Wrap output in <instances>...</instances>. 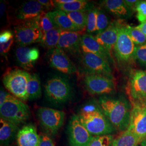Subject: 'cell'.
Masks as SVG:
<instances>
[{
  "label": "cell",
  "instance_id": "obj_31",
  "mask_svg": "<svg viewBox=\"0 0 146 146\" xmlns=\"http://www.w3.org/2000/svg\"><path fill=\"white\" fill-rule=\"evenodd\" d=\"M110 23L108 16L104 11L98 8L96 18V31L97 34H101L110 25Z\"/></svg>",
  "mask_w": 146,
  "mask_h": 146
},
{
  "label": "cell",
  "instance_id": "obj_29",
  "mask_svg": "<svg viewBox=\"0 0 146 146\" xmlns=\"http://www.w3.org/2000/svg\"><path fill=\"white\" fill-rule=\"evenodd\" d=\"M125 29L127 34L136 46L142 45L146 43V35L136 27L126 25Z\"/></svg>",
  "mask_w": 146,
  "mask_h": 146
},
{
  "label": "cell",
  "instance_id": "obj_2",
  "mask_svg": "<svg viewBox=\"0 0 146 146\" xmlns=\"http://www.w3.org/2000/svg\"><path fill=\"white\" fill-rule=\"evenodd\" d=\"M77 115L81 123L93 136L111 135L116 131L104 115L99 105H85Z\"/></svg>",
  "mask_w": 146,
  "mask_h": 146
},
{
  "label": "cell",
  "instance_id": "obj_4",
  "mask_svg": "<svg viewBox=\"0 0 146 146\" xmlns=\"http://www.w3.org/2000/svg\"><path fill=\"white\" fill-rule=\"evenodd\" d=\"M31 75L20 69H11L3 75L2 81L7 90L22 101L28 100L27 87Z\"/></svg>",
  "mask_w": 146,
  "mask_h": 146
},
{
  "label": "cell",
  "instance_id": "obj_18",
  "mask_svg": "<svg viewBox=\"0 0 146 146\" xmlns=\"http://www.w3.org/2000/svg\"><path fill=\"white\" fill-rule=\"evenodd\" d=\"M15 56L17 62L22 68L30 70L34 68L38 58L39 52L36 48L20 46L16 50Z\"/></svg>",
  "mask_w": 146,
  "mask_h": 146
},
{
  "label": "cell",
  "instance_id": "obj_32",
  "mask_svg": "<svg viewBox=\"0 0 146 146\" xmlns=\"http://www.w3.org/2000/svg\"><path fill=\"white\" fill-rule=\"evenodd\" d=\"M114 136L111 135L94 136L87 146H111Z\"/></svg>",
  "mask_w": 146,
  "mask_h": 146
},
{
  "label": "cell",
  "instance_id": "obj_12",
  "mask_svg": "<svg viewBox=\"0 0 146 146\" xmlns=\"http://www.w3.org/2000/svg\"><path fill=\"white\" fill-rule=\"evenodd\" d=\"M82 63L89 74H97L115 80L110 63L90 52H82Z\"/></svg>",
  "mask_w": 146,
  "mask_h": 146
},
{
  "label": "cell",
  "instance_id": "obj_28",
  "mask_svg": "<svg viewBox=\"0 0 146 146\" xmlns=\"http://www.w3.org/2000/svg\"><path fill=\"white\" fill-rule=\"evenodd\" d=\"M74 23L78 27L80 31L87 29V10L66 13Z\"/></svg>",
  "mask_w": 146,
  "mask_h": 146
},
{
  "label": "cell",
  "instance_id": "obj_14",
  "mask_svg": "<svg viewBox=\"0 0 146 146\" xmlns=\"http://www.w3.org/2000/svg\"><path fill=\"white\" fill-rule=\"evenodd\" d=\"M50 66L66 74H74L78 69L65 52L58 48L53 49L49 57Z\"/></svg>",
  "mask_w": 146,
  "mask_h": 146
},
{
  "label": "cell",
  "instance_id": "obj_7",
  "mask_svg": "<svg viewBox=\"0 0 146 146\" xmlns=\"http://www.w3.org/2000/svg\"><path fill=\"white\" fill-rule=\"evenodd\" d=\"M15 35L16 42L22 47L41 42L43 34L39 26L38 18L20 23L15 28Z\"/></svg>",
  "mask_w": 146,
  "mask_h": 146
},
{
  "label": "cell",
  "instance_id": "obj_8",
  "mask_svg": "<svg viewBox=\"0 0 146 146\" xmlns=\"http://www.w3.org/2000/svg\"><path fill=\"white\" fill-rule=\"evenodd\" d=\"M37 116L42 127L49 135L54 136L62 126L65 118L64 111L47 107H40Z\"/></svg>",
  "mask_w": 146,
  "mask_h": 146
},
{
  "label": "cell",
  "instance_id": "obj_43",
  "mask_svg": "<svg viewBox=\"0 0 146 146\" xmlns=\"http://www.w3.org/2000/svg\"><path fill=\"white\" fill-rule=\"evenodd\" d=\"M5 11V5L3 3H1V17H2Z\"/></svg>",
  "mask_w": 146,
  "mask_h": 146
},
{
  "label": "cell",
  "instance_id": "obj_25",
  "mask_svg": "<svg viewBox=\"0 0 146 146\" xmlns=\"http://www.w3.org/2000/svg\"><path fill=\"white\" fill-rule=\"evenodd\" d=\"M62 30L55 28L43 34L41 40V44L50 50H52L58 47Z\"/></svg>",
  "mask_w": 146,
  "mask_h": 146
},
{
  "label": "cell",
  "instance_id": "obj_34",
  "mask_svg": "<svg viewBox=\"0 0 146 146\" xmlns=\"http://www.w3.org/2000/svg\"><path fill=\"white\" fill-rule=\"evenodd\" d=\"M135 59L141 67L146 69V43L136 46Z\"/></svg>",
  "mask_w": 146,
  "mask_h": 146
},
{
  "label": "cell",
  "instance_id": "obj_6",
  "mask_svg": "<svg viewBox=\"0 0 146 146\" xmlns=\"http://www.w3.org/2000/svg\"><path fill=\"white\" fill-rule=\"evenodd\" d=\"M44 93L49 101L60 104L67 102L70 98L72 88L66 79L55 76L47 81L44 86Z\"/></svg>",
  "mask_w": 146,
  "mask_h": 146
},
{
  "label": "cell",
  "instance_id": "obj_3",
  "mask_svg": "<svg viewBox=\"0 0 146 146\" xmlns=\"http://www.w3.org/2000/svg\"><path fill=\"white\" fill-rule=\"evenodd\" d=\"M125 26L123 25L121 27L117 40L113 49L117 62L123 68L129 67L135 62L136 46L127 34Z\"/></svg>",
  "mask_w": 146,
  "mask_h": 146
},
{
  "label": "cell",
  "instance_id": "obj_19",
  "mask_svg": "<svg viewBox=\"0 0 146 146\" xmlns=\"http://www.w3.org/2000/svg\"><path fill=\"white\" fill-rule=\"evenodd\" d=\"M44 7L38 1L31 0L24 3L18 11L17 17L23 22L38 19L44 12Z\"/></svg>",
  "mask_w": 146,
  "mask_h": 146
},
{
  "label": "cell",
  "instance_id": "obj_21",
  "mask_svg": "<svg viewBox=\"0 0 146 146\" xmlns=\"http://www.w3.org/2000/svg\"><path fill=\"white\" fill-rule=\"evenodd\" d=\"M102 4L106 11L120 19H129L133 14L123 0H105Z\"/></svg>",
  "mask_w": 146,
  "mask_h": 146
},
{
  "label": "cell",
  "instance_id": "obj_22",
  "mask_svg": "<svg viewBox=\"0 0 146 146\" xmlns=\"http://www.w3.org/2000/svg\"><path fill=\"white\" fill-rule=\"evenodd\" d=\"M53 23L58 28L63 31H81L69 17L66 13L60 10H56L47 13Z\"/></svg>",
  "mask_w": 146,
  "mask_h": 146
},
{
  "label": "cell",
  "instance_id": "obj_33",
  "mask_svg": "<svg viewBox=\"0 0 146 146\" xmlns=\"http://www.w3.org/2000/svg\"><path fill=\"white\" fill-rule=\"evenodd\" d=\"M38 24L42 34H45L54 28H57L53 23L50 18L47 15V13L43 12L38 17Z\"/></svg>",
  "mask_w": 146,
  "mask_h": 146
},
{
  "label": "cell",
  "instance_id": "obj_13",
  "mask_svg": "<svg viewBox=\"0 0 146 146\" xmlns=\"http://www.w3.org/2000/svg\"><path fill=\"white\" fill-rule=\"evenodd\" d=\"M130 103L131 118L127 130L143 140L146 139V107L139 102Z\"/></svg>",
  "mask_w": 146,
  "mask_h": 146
},
{
  "label": "cell",
  "instance_id": "obj_5",
  "mask_svg": "<svg viewBox=\"0 0 146 146\" xmlns=\"http://www.w3.org/2000/svg\"><path fill=\"white\" fill-rule=\"evenodd\" d=\"M30 116L28 106L16 98L0 106L1 118L17 126L25 123Z\"/></svg>",
  "mask_w": 146,
  "mask_h": 146
},
{
  "label": "cell",
  "instance_id": "obj_35",
  "mask_svg": "<svg viewBox=\"0 0 146 146\" xmlns=\"http://www.w3.org/2000/svg\"><path fill=\"white\" fill-rule=\"evenodd\" d=\"M135 11L136 18L141 23L146 21V1H138L136 3Z\"/></svg>",
  "mask_w": 146,
  "mask_h": 146
},
{
  "label": "cell",
  "instance_id": "obj_41",
  "mask_svg": "<svg viewBox=\"0 0 146 146\" xmlns=\"http://www.w3.org/2000/svg\"><path fill=\"white\" fill-rule=\"evenodd\" d=\"M138 1L136 0H125V4L127 5L129 9H131L133 11H135V7L136 3Z\"/></svg>",
  "mask_w": 146,
  "mask_h": 146
},
{
  "label": "cell",
  "instance_id": "obj_37",
  "mask_svg": "<svg viewBox=\"0 0 146 146\" xmlns=\"http://www.w3.org/2000/svg\"><path fill=\"white\" fill-rule=\"evenodd\" d=\"M14 42V38H12L8 42L0 43V52L1 55L6 56L9 52Z\"/></svg>",
  "mask_w": 146,
  "mask_h": 146
},
{
  "label": "cell",
  "instance_id": "obj_11",
  "mask_svg": "<svg viewBox=\"0 0 146 146\" xmlns=\"http://www.w3.org/2000/svg\"><path fill=\"white\" fill-rule=\"evenodd\" d=\"M68 134L70 146H87L94 137L81 123L77 114L69 120Z\"/></svg>",
  "mask_w": 146,
  "mask_h": 146
},
{
  "label": "cell",
  "instance_id": "obj_27",
  "mask_svg": "<svg viewBox=\"0 0 146 146\" xmlns=\"http://www.w3.org/2000/svg\"><path fill=\"white\" fill-rule=\"evenodd\" d=\"M56 6L58 10L63 11L65 13L87 11L90 7L88 2L84 0H75L73 2L67 4L56 3Z\"/></svg>",
  "mask_w": 146,
  "mask_h": 146
},
{
  "label": "cell",
  "instance_id": "obj_16",
  "mask_svg": "<svg viewBox=\"0 0 146 146\" xmlns=\"http://www.w3.org/2000/svg\"><path fill=\"white\" fill-rule=\"evenodd\" d=\"M80 46L82 52L94 54L104 58L110 63L113 61L111 52L102 46L92 34L86 33L82 35Z\"/></svg>",
  "mask_w": 146,
  "mask_h": 146
},
{
  "label": "cell",
  "instance_id": "obj_36",
  "mask_svg": "<svg viewBox=\"0 0 146 146\" xmlns=\"http://www.w3.org/2000/svg\"><path fill=\"white\" fill-rule=\"evenodd\" d=\"M38 146H55L52 139L47 133H42L40 135Z\"/></svg>",
  "mask_w": 146,
  "mask_h": 146
},
{
  "label": "cell",
  "instance_id": "obj_17",
  "mask_svg": "<svg viewBox=\"0 0 146 146\" xmlns=\"http://www.w3.org/2000/svg\"><path fill=\"white\" fill-rule=\"evenodd\" d=\"M81 31H62L58 47L64 52H77L81 49Z\"/></svg>",
  "mask_w": 146,
  "mask_h": 146
},
{
  "label": "cell",
  "instance_id": "obj_44",
  "mask_svg": "<svg viewBox=\"0 0 146 146\" xmlns=\"http://www.w3.org/2000/svg\"><path fill=\"white\" fill-rule=\"evenodd\" d=\"M139 146H146V139L141 142Z\"/></svg>",
  "mask_w": 146,
  "mask_h": 146
},
{
  "label": "cell",
  "instance_id": "obj_24",
  "mask_svg": "<svg viewBox=\"0 0 146 146\" xmlns=\"http://www.w3.org/2000/svg\"><path fill=\"white\" fill-rule=\"evenodd\" d=\"M142 141L134 133L126 130L114 139L111 146H139Z\"/></svg>",
  "mask_w": 146,
  "mask_h": 146
},
{
  "label": "cell",
  "instance_id": "obj_45",
  "mask_svg": "<svg viewBox=\"0 0 146 146\" xmlns=\"http://www.w3.org/2000/svg\"><path fill=\"white\" fill-rule=\"evenodd\" d=\"M139 103H140L141 104H143V106H145L146 107V100H145V101H142V102H139Z\"/></svg>",
  "mask_w": 146,
  "mask_h": 146
},
{
  "label": "cell",
  "instance_id": "obj_38",
  "mask_svg": "<svg viewBox=\"0 0 146 146\" xmlns=\"http://www.w3.org/2000/svg\"><path fill=\"white\" fill-rule=\"evenodd\" d=\"M15 96H14L13 95L7 93L3 90L1 89L0 92V106L5 103V102L15 99Z\"/></svg>",
  "mask_w": 146,
  "mask_h": 146
},
{
  "label": "cell",
  "instance_id": "obj_20",
  "mask_svg": "<svg viewBox=\"0 0 146 146\" xmlns=\"http://www.w3.org/2000/svg\"><path fill=\"white\" fill-rule=\"evenodd\" d=\"M39 139L36 127L31 124L24 125L16 136L18 146H38Z\"/></svg>",
  "mask_w": 146,
  "mask_h": 146
},
{
  "label": "cell",
  "instance_id": "obj_39",
  "mask_svg": "<svg viewBox=\"0 0 146 146\" xmlns=\"http://www.w3.org/2000/svg\"><path fill=\"white\" fill-rule=\"evenodd\" d=\"M12 38H14L13 34L11 31H5L0 34V43H3L9 41Z\"/></svg>",
  "mask_w": 146,
  "mask_h": 146
},
{
  "label": "cell",
  "instance_id": "obj_40",
  "mask_svg": "<svg viewBox=\"0 0 146 146\" xmlns=\"http://www.w3.org/2000/svg\"><path fill=\"white\" fill-rule=\"evenodd\" d=\"M38 2L44 7H46L47 8H50L52 7H54V5H56L55 1L38 0Z\"/></svg>",
  "mask_w": 146,
  "mask_h": 146
},
{
  "label": "cell",
  "instance_id": "obj_10",
  "mask_svg": "<svg viewBox=\"0 0 146 146\" xmlns=\"http://www.w3.org/2000/svg\"><path fill=\"white\" fill-rule=\"evenodd\" d=\"M84 82L86 89L92 95L111 94L116 92L114 80L102 75L87 74Z\"/></svg>",
  "mask_w": 146,
  "mask_h": 146
},
{
  "label": "cell",
  "instance_id": "obj_26",
  "mask_svg": "<svg viewBox=\"0 0 146 146\" xmlns=\"http://www.w3.org/2000/svg\"><path fill=\"white\" fill-rule=\"evenodd\" d=\"M27 94L28 99L30 100L38 99L42 95L40 79L36 74L31 75L27 84Z\"/></svg>",
  "mask_w": 146,
  "mask_h": 146
},
{
  "label": "cell",
  "instance_id": "obj_15",
  "mask_svg": "<svg viewBox=\"0 0 146 146\" xmlns=\"http://www.w3.org/2000/svg\"><path fill=\"white\" fill-rule=\"evenodd\" d=\"M123 25L120 20L112 21L104 32L96 34L94 37L102 46L111 52L113 50L117 40L120 28Z\"/></svg>",
  "mask_w": 146,
  "mask_h": 146
},
{
  "label": "cell",
  "instance_id": "obj_42",
  "mask_svg": "<svg viewBox=\"0 0 146 146\" xmlns=\"http://www.w3.org/2000/svg\"><path fill=\"white\" fill-rule=\"evenodd\" d=\"M136 27L139 30H140L146 36V21L142 23H141L139 26H136Z\"/></svg>",
  "mask_w": 146,
  "mask_h": 146
},
{
  "label": "cell",
  "instance_id": "obj_30",
  "mask_svg": "<svg viewBox=\"0 0 146 146\" xmlns=\"http://www.w3.org/2000/svg\"><path fill=\"white\" fill-rule=\"evenodd\" d=\"M98 8L94 6H90L87 10V33L91 34L96 31V18Z\"/></svg>",
  "mask_w": 146,
  "mask_h": 146
},
{
  "label": "cell",
  "instance_id": "obj_23",
  "mask_svg": "<svg viewBox=\"0 0 146 146\" xmlns=\"http://www.w3.org/2000/svg\"><path fill=\"white\" fill-rule=\"evenodd\" d=\"M19 131V126L1 118L0 142L1 145L8 144L17 136Z\"/></svg>",
  "mask_w": 146,
  "mask_h": 146
},
{
  "label": "cell",
  "instance_id": "obj_9",
  "mask_svg": "<svg viewBox=\"0 0 146 146\" xmlns=\"http://www.w3.org/2000/svg\"><path fill=\"white\" fill-rule=\"evenodd\" d=\"M127 93L130 102H140L146 100V71H131L127 86Z\"/></svg>",
  "mask_w": 146,
  "mask_h": 146
},
{
  "label": "cell",
  "instance_id": "obj_1",
  "mask_svg": "<svg viewBox=\"0 0 146 146\" xmlns=\"http://www.w3.org/2000/svg\"><path fill=\"white\" fill-rule=\"evenodd\" d=\"M98 105L116 131L122 132L128 129L131 106L126 100L102 96L99 99Z\"/></svg>",
  "mask_w": 146,
  "mask_h": 146
}]
</instances>
